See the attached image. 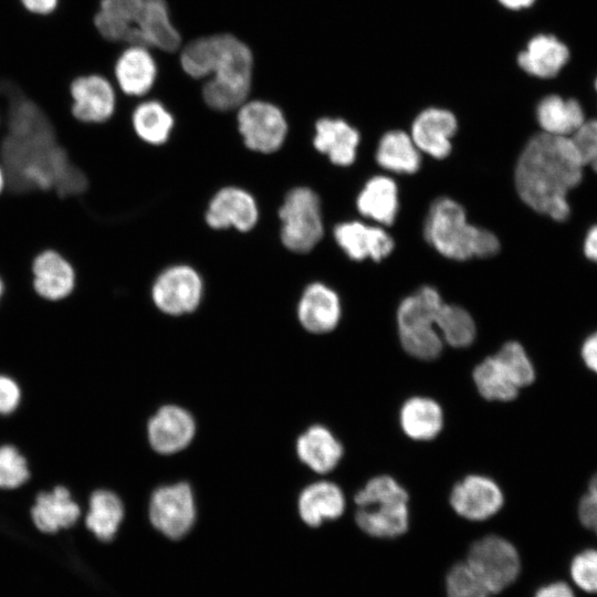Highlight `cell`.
Returning <instances> with one entry per match:
<instances>
[{
	"instance_id": "cell-1",
	"label": "cell",
	"mask_w": 597,
	"mask_h": 597,
	"mask_svg": "<svg viewBox=\"0 0 597 597\" xmlns=\"http://www.w3.org/2000/svg\"><path fill=\"white\" fill-rule=\"evenodd\" d=\"M584 164L570 137L540 133L525 145L515 168L520 198L556 221L569 214L567 193L583 177Z\"/></svg>"
},
{
	"instance_id": "cell-2",
	"label": "cell",
	"mask_w": 597,
	"mask_h": 597,
	"mask_svg": "<svg viewBox=\"0 0 597 597\" xmlns=\"http://www.w3.org/2000/svg\"><path fill=\"white\" fill-rule=\"evenodd\" d=\"M180 64L193 78L213 74L202 88L210 108L224 112L245 103L252 82L253 55L237 36L222 33L192 40L181 51Z\"/></svg>"
},
{
	"instance_id": "cell-3",
	"label": "cell",
	"mask_w": 597,
	"mask_h": 597,
	"mask_svg": "<svg viewBox=\"0 0 597 597\" xmlns=\"http://www.w3.org/2000/svg\"><path fill=\"white\" fill-rule=\"evenodd\" d=\"M94 21L109 41L165 52L176 51L181 43L166 0H101Z\"/></svg>"
},
{
	"instance_id": "cell-4",
	"label": "cell",
	"mask_w": 597,
	"mask_h": 597,
	"mask_svg": "<svg viewBox=\"0 0 597 597\" xmlns=\"http://www.w3.org/2000/svg\"><path fill=\"white\" fill-rule=\"evenodd\" d=\"M423 232L440 254L452 260L490 258L500 250L495 234L468 223L463 208L450 198H439L432 203Z\"/></svg>"
},
{
	"instance_id": "cell-5",
	"label": "cell",
	"mask_w": 597,
	"mask_h": 597,
	"mask_svg": "<svg viewBox=\"0 0 597 597\" xmlns=\"http://www.w3.org/2000/svg\"><path fill=\"white\" fill-rule=\"evenodd\" d=\"M357 511L355 520L366 534L390 538L404 534L408 528V493L391 476L370 479L355 495Z\"/></svg>"
},
{
	"instance_id": "cell-6",
	"label": "cell",
	"mask_w": 597,
	"mask_h": 597,
	"mask_svg": "<svg viewBox=\"0 0 597 597\" xmlns=\"http://www.w3.org/2000/svg\"><path fill=\"white\" fill-rule=\"evenodd\" d=\"M442 304L440 294L431 286H422L400 303L397 311L399 339L409 355L422 360L440 355L443 341L437 321Z\"/></svg>"
},
{
	"instance_id": "cell-7",
	"label": "cell",
	"mask_w": 597,
	"mask_h": 597,
	"mask_svg": "<svg viewBox=\"0 0 597 597\" xmlns=\"http://www.w3.org/2000/svg\"><path fill=\"white\" fill-rule=\"evenodd\" d=\"M281 241L295 253L310 252L323 237L318 196L310 188L290 190L279 210Z\"/></svg>"
},
{
	"instance_id": "cell-8",
	"label": "cell",
	"mask_w": 597,
	"mask_h": 597,
	"mask_svg": "<svg viewBox=\"0 0 597 597\" xmlns=\"http://www.w3.org/2000/svg\"><path fill=\"white\" fill-rule=\"evenodd\" d=\"M490 593H500L512 585L521 573V557L507 540L489 535L474 542L465 562Z\"/></svg>"
},
{
	"instance_id": "cell-9",
	"label": "cell",
	"mask_w": 597,
	"mask_h": 597,
	"mask_svg": "<svg viewBox=\"0 0 597 597\" xmlns=\"http://www.w3.org/2000/svg\"><path fill=\"white\" fill-rule=\"evenodd\" d=\"M237 118L239 132L249 149L271 154L282 147L287 123L283 112L274 104L265 101L244 103Z\"/></svg>"
},
{
	"instance_id": "cell-10",
	"label": "cell",
	"mask_w": 597,
	"mask_h": 597,
	"mask_svg": "<svg viewBox=\"0 0 597 597\" xmlns=\"http://www.w3.org/2000/svg\"><path fill=\"white\" fill-rule=\"evenodd\" d=\"M196 505L189 484L179 482L158 488L149 502L151 524L165 536L177 540L193 525Z\"/></svg>"
},
{
	"instance_id": "cell-11",
	"label": "cell",
	"mask_w": 597,
	"mask_h": 597,
	"mask_svg": "<svg viewBox=\"0 0 597 597\" xmlns=\"http://www.w3.org/2000/svg\"><path fill=\"white\" fill-rule=\"evenodd\" d=\"M202 293L201 276L193 268L185 264L167 268L151 287L155 305L168 315L193 312L201 302Z\"/></svg>"
},
{
	"instance_id": "cell-12",
	"label": "cell",
	"mask_w": 597,
	"mask_h": 597,
	"mask_svg": "<svg viewBox=\"0 0 597 597\" xmlns=\"http://www.w3.org/2000/svg\"><path fill=\"white\" fill-rule=\"evenodd\" d=\"M504 503L503 492L495 481L483 475H468L451 491L450 504L460 516L484 521L496 514Z\"/></svg>"
},
{
	"instance_id": "cell-13",
	"label": "cell",
	"mask_w": 597,
	"mask_h": 597,
	"mask_svg": "<svg viewBox=\"0 0 597 597\" xmlns=\"http://www.w3.org/2000/svg\"><path fill=\"white\" fill-rule=\"evenodd\" d=\"M32 286L36 295L49 302L67 298L76 285L73 264L60 252L46 249L32 261Z\"/></svg>"
},
{
	"instance_id": "cell-14",
	"label": "cell",
	"mask_w": 597,
	"mask_h": 597,
	"mask_svg": "<svg viewBox=\"0 0 597 597\" xmlns=\"http://www.w3.org/2000/svg\"><path fill=\"white\" fill-rule=\"evenodd\" d=\"M205 218L212 229L232 227L247 232L256 224L259 209L255 199L248 191L237 187H226L212 197Z\"/></svg>"
},
{
	"instance_id": "cell-15",
	"label": "cell",
	"mask_w": 597,
	"mask_h": 597,
	"mask_svg": "<svg viewBox=\"0 0 597 597\" xmlns=\"http://www.w3.org/2000/svg\"><path fill=\"white\" fill-rule=\"evenodd\" d=\"M196 423L184 408L167 405L157 410L147 426L151 448L161 454H171L185 449L192 440Z\"/></svg>"
},
{
	"instance_id": "cell-16",
	"label": "cell",
	"mask_w": 597,
	"mask_h": 597,
	"mask_svg": "<svg viewBox=\"0 0 597 597\" xmlns=\"http://www.w3.org/2000/svg\"><path fill=\"white\" fill-rule=\"evenodd\" d=\"M72 115L85 124L106 122L115 111V93L111 83L100 75L75 78L71 84Z\"/></svg>"
},
{
	"instance_id": "cell-17",
	"label": "cell",
	"mask_w": 597,
	"mask_h": 597,
	"mask_svg": "<svg viewBox=\"0 0 597 597\" xmlns=\"http://www.w3.org/2000/svg\"><path fill=\"white\" fill-rule=\"evenodd\" d=\"M457 129L458 122L452 112L441 107H428L416 116L410 137L418 149L442 159L451 150L450 139Z\"/></svg>"
},
{
	"instance_id": "cell-18",
	"label": "cell",
	"mask_w": 597,
	"mask_h": 597,
	"mask_svg": "<svg viewBox=\"0 0 597 597\" xmlns=\"http://www.w3.org/2000/svg\"><path fill=\"white\" fill-rule=\"evenodd\" d=\"M334 237L344 252L355 261L369 258L378 262L394 249V241L385 230L357 221L339 223L334 229Z\"/></svg>"
},
{
	"instance_id": "cell-19",
	"label": "cell",
	"mask_w": 597,
	"mask_h": 597,
	"mask_svg": "<svg viewBox=\"0 0 597 597\" xmlns=\"http://www.w3.org/2000/svg\"><path fill=\"white\" fill-rule=\"evenodd\" d=\"M297 317L302 326L311 333L331 332L341 318L337 294L323 283L310 284L298 302Z\"/></svg>"
},
{
	"instance_id": "cell-20",
	"label": "cell",
	"mask_w": 597,
	"mask_h": 597,
	"mask_svg": "<svg viewBox=\"0 0 597 597\" xmlns=\"http://www.w3.org/2000/svg\"><path fill=\"white\" fill-rule=\"evenodd\" d=\"M81 514L70 491L62 485L38 494L31 509L34 525L43 533H55L73 525Z\"/></svg>"
},
{
	"instance_id": "cell-21",
	"label": "cell",
	"mask_w": 597,
	"mask_h": 597,
	"mask_svg": "<svg viewBox=\"0 0 597 597\" xmlns=\"http://www.w3.org/2000/svg\"><path fill=\"white\" fill-rule=\"evenodd\" d=\"M359 133L341 118L323 117L315 124L314 147L328 156L338 166H348L355 160Z\"/></svg>"
},
{
	"instance_id": "cell-22",
	"label": "cell",
	"mask_w": 597,
	"mask_h": 597,
	"mask_svg": "<svg viewBox=\"0 0 597 597\" xmlns=\"http://www.w3.org/2000/svg\"><path fill=\"white\" fill-rule=\"evenodd\" d=\"M115 76L124 93L142 96L153 87L157 76V65L147 48L132 45L117 59Z\"/></svg>"
},
{
	"instance_id": "cell-23",
	"label": "cell",
	"mask_w": 597,
	"mask_h": 597,
	"mask_svg": "<svg viewBox=\"0 0 597 597\" xmlns=\"http://www.w3.org/2000/svg\"><path fill=\"white\" fill-rule=\"evenodd\" d=\"M568 54L566 45L555 36L537 34L519 53L516 61L525 73L548 78L555 76L566 64Z\"/></svg>"
},
{
	"instance_id": "cell-24",
	"label": "cell",
	"mask_w": 597,
	"mask_h": 597,
	"mask_svg": "<svg viewBox=\"0 0 597 597\" xmlns=\"http://www.w3.org/2000/svg\"><path fill=\"white\" fill-rule=\"evenodd\" d=\"M343 452L342 443L321 425L310 427L296 441L300 460L317 473H327L335 469Z\"/></svg>"
},
{
	"instance_id": "cell-25",
	"label": "cell",
	"mask_w": 597,
	"mask_h": 597,
	"mask_svg": "<svg viewBox=\"0 0 597 597\" xmlns=\"http://www.w3.org/2000/svg\"><path fill=\"white\" fill-rule=\"evenodd\" d=\"M297 506L303 522L316 527L325 520H335L343 514L345 498L335 483L320 481L301 492Z\"/></svg>"
},
{
	"instance_id": "cell-26",
	"label": "cell",
	"mask_w": 597,
	"mask_h": 597,
	"mask_svg": "<svg viewBox=\"0 0 597 597\" xmlns=\"http://www.w3.org/2000/svg\"><path fill=\"white\" fill-rule=\"evenodd\" d=\"M400 426L413 440L428 441L436 438L443 427L441 407L431 398L412 397L400 409Z\"/></svg>"
},
{
	"instance_id": "cell-27",
	"label": "cell",
	"mask_w": 597,
	"mask_h": 597,
	"mask_svg": "<svg viewBox=\"0 0 597 597\" xmlns=\"http://www.w3.org/2000/svg\"><path fill=\"white\" fill-rule=\"evenodd\" d=\"M536 117L544 133L563 137H572L585 123L579 103L557 95H548L540 102Z\"/></svg>"
},
{
	"instance_id": "cell-28",
	"label": "cell",
	"mask_w": 597,
	"mask_h": 597,
	"mask_svg": "<svg viewBox=\"0 0 597 597\" xmlns=\"http://www.w3.org/2000/svg\"><path fill=\"white\" fill-rule=\"evenodd\" d=\"M360 214L384 224H391L398 211V190L394 180L384 176L369 179L357 197Z\"/></svg>"
},
{
	"instance_id": "cell-29",
	"label": "cell",
	"mask_w": 597,
	"mask_h": 597,
	"mask_svg": "<svg viewBox=\"0 0 597 597\" xmlns=\"http://www.w3.org/2000/svg\"><path fill=\"white\" fill-rule=\"evenodd\" d=\"M124 517L121 499L108 490H96L90 498L85 524L101 541H111Z\"/></svg>"
},
{
	"instance_id": "cell-30",
	"label": "cell",
	"mask_w": 597,
	"mask_h": 597,
	"mask_svg": "<svg viewBox=\"0 0 597 597\" xmlns=\"http://www.w3.org/2000/svg\"><path fill=\"white\" fill-rule=\"evenodd\" d=\"M376 160L385 169L399 174H413L420 166L418 148L402 130H390L381 137Z\"/></svg>"
},
{
	"instance_id": "cell-31",
	"label": "cell",
	"mask_w": 597,
	"mask_h": 597,
	"mask_svg": "<svg viewBox=\"0 0 597 597\" xmlns=\"http://www.w3.org/2000/svg\"><path fill=\"white\" fill-rule=\"evenodd\" d=\"M136 135L150 145L166 143L175 121L171 113L158 101H146L137 105L132 115Z\"/></svg>"
},
{
	"instance_id": "cell-32",
	"label": "cell",
	"mask_w": 597,
	"mask_h": 597,
	"mask_svg": "<svg viewBox=\"0 0 597 597\" xmlns=\"http://www.w3.org/2000/svg\"><path fill=\"white\" fill-rule=\"evenodd\" d=\"M473 381L480 395L494 401H511L520 388L494 356L486 357L473 369Z\"/></svg>"
},
{
	"instance_id": "cell-33",
	"label": "cell",
	"mask_w": 597,
	"mask_h": 597,
	"mask_svg": "<svg viewBox=\"0 0 597 597\" xmlns=\"http://www.w3.org/2000/svg\"><path fill=\"white\" fill-rule=\"evenodd\" d=\"M437 327L442 341L457 348L470 346L476 334L474 321L469 312L444 302L439 311Z\"/></svg>"
},
{
	"instance_id": "cell-34",
	"label": "cell",
	"mask_w": 597,
	"mask_h": 597,
	"mask_svg": "<svg viewBox=\"0 0 597 597\" xmlns=\"http://www.w3.org/2000/svg\"><path fill=\"white\" fill-rule=\"evenodd\" d=\"M494 357L520 389L535 380L534 365L520 343L511 341L503 344Z\"/></svg>"
},
{
	"instance_id": "cell-35",
	"label": "cell",
	"mask_w": 597,
	"mask_h": 597,
	"mask_svg": "<svg viewBox=\"0 0 597 597\" xmlns=\"http://www.w3.org/2000/svg\"><path fill=\"white\" fill-rule=\"evenodd\" d=\"M568 576L575 589L597 595V547H586L573 555Z\"/></svg>"
},
{
	"instance_id": "cell-36",
	"label": "cell",
	"mask_w": 597,
	"mask_h": 597,
	"mask_svg": "<svg viewBox=\"0 0 597 597\" xmlns=\"http://www.w3.org/2000/svg\"><path fill=\"white\" fill-rule=\"evenodd\" d=\"M447 597H489L491 594L467 563H458L446 579Z\"/></svg>"
},
{
	"instance_id": "cell-37",
	"label": "cell",
	"mask_w": 597,
	"mask_h": 597,
	"mask_svg": "<svg viewBox=\"0 0 597 597\" xmlns=\"http://www.w3.org/2000/svg\"><path fill=\"white\" fill-rule=\"evenodd\" d=\"M25 458L10 444L0 447V489L11 490L24 484L29 479Z\"/></svg>"
},
{
	"instance_id": "cell-38",
	"label": "cell",
	"mask_w": 597,
	"mask_h": 597,
	"mask_svg": "<svg viewBox=\"0 0 597 597\" xmlns=\"http://www.w3.org/2000/svg\"><path fill=\"white\" fill-rule=\"evenodd\" d=\"M584 166H590L597 172V121L585 122L570 137Z\"/></svg>"
},
{
	"instance_id": "cell-39",
	"label": "cell",
	"mask_w": 597,
	"mask_h": 597,
	"mask_svg": "<svg viewBox=\"0 0 597 597\" xmlns=\"http://www.w3.org/2000/svg\"><path fill=\"white\" fill-rule=\"evenodd\" d=\"M21 391L10 377L0 375V415L11 413L20 404Z\"/></svg>"
},
{
	"instance_id": "cell-40",
	"label": "cell",
	"mask_w": 597,
	"mask_h": 597,
	"mask_svg": "<svg viewBox=\"0 0 597 597\" xmlns=\"http://www.w3.org/2000/svg\"><path fill=\"white\" fill-rule=\"evenodd\" d=\"M579 523L597 536V498L588 492L582 495L577 504Z\"/></svg>"
},
{
	"instance_id": "cell-41",
	"label": "cell",
	"mask_w": 597,
	"mask_h": 597,
	"mask_svg": "<svg viewBox=\"0 0 597 597\" xmlns=\"http://www.w3.org/2000/svg\"><path fill=\"white\" fill-rule=\"evenodd\" d=\"M533 597H577L575 587L565 580H554L541 586Z\"/></svg>"
},
{
	"instance_id": "cell-42",
	"label": "cell",
	"mask_w": 597,
	"mask_h": 597,
	"mask_svg": "<svg viewBox=\"0 0 597 597\" xmlns=\"http://www.w3.org/2000/svg\"><path fill=\"white\" fill-rule=\"evenodd\" d=\"M580 357L585 366L597 375V332L590 334L583 343Z\"/></svg>"
},
{
	"instance_id": "cell-43",
	"label": "cell",
	"mask_w": 597,
	"mask_h": 597,
	"mask_svg": "<svg viewBox=\"0 0 597 597\" xmlns=\"http://www.w3.org/2000/svg\"><path fill=\"white\" fill-rule=\"evenodd\" d=\"M23 6L34 13H49L55 6L57 0H21Z\"/></svg>"
},
{
	"instance_id": "cell-44",
	"label": "cell",
	"mask_w": 597,
	"mask_h": 597,
	"mask_svg": "<svg viewBox=\"0 0 597 597\" xmlns=\"http://www.w3.org/2000/svg\"><path fill=\"white\" fill-rule=\"evenodd\" d=\"M584 251L589 260L597 262V226L593 227L587 233Z\"/></svg>"
},
{
	"instance_id": "cell-45",
	"label": "cell",
	"mask_w": 597,
	"mask_h": 597,
	"mask_svg": "<svg viewBox=\"0 0 597 597\" xmlns=\"http://www.w3.org/2000/svg\"><path fill=\"white\" fill-rule=\"evenodd\" d=\"M498 2L509 10H522L531 7L535 0H498Z\"/></svg>"
},
{
	"instance_id": "cell-46",
	"label": "cell",
	"mask_w": 597,
	"mask_h": 597,
	"mask_svg": "<svg viewBox=\"0 0 597 597\" xmlns=\"http://www.w3.org/2000/svg\"><path fill=\"white\" fill-rule=\"evenodd\" d=\"M587 492L597 498V472L591 475L588 482Z\"/></svg>"
},
{
	"instance_id": "cell-47",
	"label": "cell",
	"mask_w": 597,
	"mask_h": 597,
	"mask_svg": "<svg viewBox=\"0 0 597 597\" xmlns=\"http://www.w3.org/2000/svg\"><path fill=\"white\" fill-rule=\"evenodd\" d=\"M6 186H7V178H6V174H4V170L0 164V195L6 189Z\"/></svg>"
},
{
	"instance_id": "cell-48",
	"label": "cell",
	"mask_w": 597,
	"mask_h": 597,
	"mask_svg": "<svg viewBox=\"0 0 597 597\" xmlns=\"http://www.w3.org/2000/svg\"><path fill=\"white\" fill-rule=\"evenodd\" d=\"M4 289H6L4 282H3V280L0 277V301H1L2 296H3Z\"/></svg>"
},
{
	"instance_id": "cell-49",
	"label": "cell",
	"mask_w": 597,
	"mask_h": 597,
	"mask_svg": "<svg viewBox=\"0 0 597 597\" xmlns=\"http://www.w3.org/2000/svg\"><path fill=\"white\" fill-rule=\"evenodd\" d=\"M595 86H596V90H597V80H596Z\"/></svg>"
}]
</instances>
